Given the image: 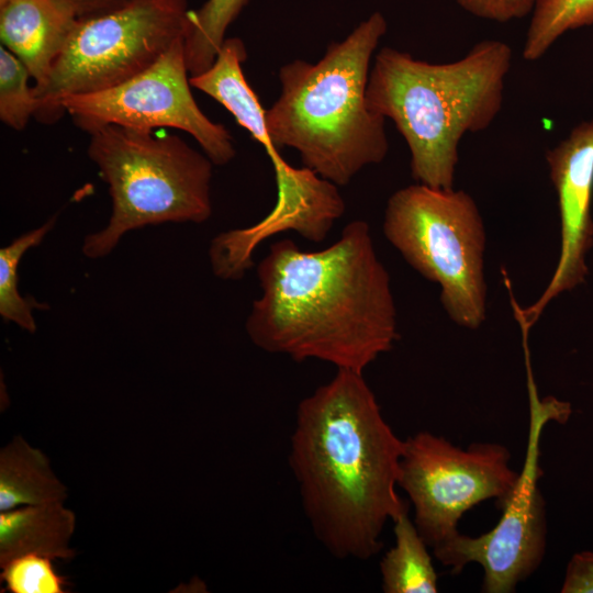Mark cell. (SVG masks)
Segmentation results:
<instances>
[{
  "instance_id": "1",
  "label": "cell",
  "mask_w": 593,
  "mask_h": 593,
  "mask_svg": "<svg viewBox=\"0 0 593 593\" xmlns=\"http://www.w3.org/2000/svg\"><path fill=\"white\" fill-rule=\"evenodd\" d=\"M257 277L261 295L245 326L264 351L363 373L399 337L390 276L362 220L318 251L290 238L273 243Z\"/></svg>"
},
{
  "instance_id": "2",
  "label": "cell",
  "mask_w": 593,
  "mask_h": 593,
  "mask_svg": "<svg viewBox=\"0 0 593 593\" xmlns=\"http://www.w3.org/2000/svg\"><path fill=\"white\" fill-rule=\"evenodd\" d=\"M403 451L361 372L337 369L299 403L289 465L314 536L335 558L370 559L387 523L407 512L396 492Z\"/></svg>"
},
{
  "instance_id": "3",
  "label": "cell",
  "mask_w": 593,
  "mask_h": 593,
  "mask_svg": "<svg viewBox=\"0 0 593 593\" xmlns=\"http://www.w3.org/2000/svg\"><path fill=\"white\" fill-rule=\"evenodd\" d=\"M513 52L499 40L477 43L458 60L433 64L381 48L369 72L368 108L394 122L417 183L454 189L459 143L486 130L502 109Z\"/></svg>"
},
{
  "instance_id": "4",
  "label": "cell",
  "mask_w": 593,
  "mask_h": 593,
  "mask_svg": "<svg viewBox=\"0 0 593 593\" xmlns=\"http://www.w3.org/2000/svg\"><path fill=\"white\" fill-rule=\"evenodd\" d=\"M387 29L383 14L373 12L317 63L283 65L280 96L266 110L276 147L294 148L303 167L336 186L380 164L389 150L385 119L366 101L370 61Z\"/></svg>"
},
{
  "instance_id": "5",
  "label": "cell",
  "mask_w": 593,
  "mask_h": 593,
  "mask_svg": "<svg viewBox=\"0 0 593 593\" xmlns=\"http://www.w3.org/2000/svg\"><path fill=\"white\" fill-rule=\"evenodd\" d=\"M89 135L88 156L108 184L112 212L103 230L85 237V256L104 257L144 226L210 219L214 164L204 153L153 130L110 124Z\"/></svg>"
},
{
  "instance_id": "6",
  "label": "cell",
  "mask_w": 593,
  "mask_h": 593,
  "mask_svg": "<svg viewBox=\"0 0 593 593\" xmlns=\"http://www.w3.org/2000/svg\"><path fill=\"white\" fill-rule=\"evenodd\" d=\"M382 230L415 271L439 286L455 324L477 329L484 323L486 235L468 192L417 182L399 189L388 200Z\"/></svg>"
},
{
  "instance_id": "7",
  "label": "cell",
  "mask_w": 593,
  "mask_h": 593,
  "mask_svg": "<svg viewBox=\"0 0 593 593\" xmlns=\"http://www.w3.org/2000/svg\"><path fill=\"white\" fill-rule=\"evenodd\" d=\"M187 0H132L102 15L77 19L45 86L34 91V118L46 124L65 111L59 101L118 86L155 64L184 38Z\"/></svg>"
},
{
  "instance_id": "8",
  "label": "cell",
  "mask_w": 593,
  "mask_h": 593,
  "mask_svg": "<svg viewBox=\"0 0 593 593\" xmlns=\"http://www.w3.org/2000/svg\"><path fill=\"white\" fill-rule=\"evenodd\" d=\"M529 401V430L525 460L516 485L499 507L497 524L488 533L472 537L458 533L433 548L435 558L452 573L474 562L482 567L481 590L511 593L540 566L546 551V510L538 480L539 441L544 426L551 421L566 423L571 404L555 396L539 398L530 359H525Z\"/></svg>"
},
{
  "instance_id": "9",
  "label": "cell",
  "mask_w": 593,
  "mask_h": 593,
  "mask_svg": "<svg viewBox=\"0 0 593 593\" xmlns=\"http://www.w3.org/2000/svg\"><path fill=\"white\" fill-rule=\"evenodd\" d=\"M510 449L497 443L467 448L421 430L404 439L398 485L414 507V524L429 548L459 533L462 515L494 499L500 505L512 493L519 472L511 467Z\"/></svg>"
},
{
  "instance_id": "10",
  "label": "cell",
  "mask_w": 593,
  "mask_h": 593,
  "mask_svg": "<svg viewBox=\"0 0 593 593\" xmlns=\"http://www.w3.org/2000/svg\"><path fill=\"white\" fill-rule=\"evenodd\" d=\"M190 87L181 38L128 80L102 91L65 96L59 104L88 134L110 124L153 131L178 128L190 134L214 165H226L236 154L233 137L223 124L202 112Z\"/></svg>"
},
{
  "instance_id": "11",
  "label": "cell",
  "mask_w": 593,
  "mask_h": 593,
  "mask_svg": "<svg viewBox=\"0 0 593 593\" xmlns=\"http://www.w3.org/2000/svg\"><path fill=\"white\" fill-rule=\"evenodd\" d=\"M549 177L558 198L560 251L546 289L528 307H521L511 293L518 323L530 328L560 293L585 281L586 255L593 246V121L582 122L546 154Z\"/></svg>"
},
{
  "instance_id": "12",
  "label": "cell",
  "mask_w": 593,
  "mask_h": 593,
  "mask_svg": "<svg viewBox=\"0 0 593 593\" xmlns=\"http://www.w3.org/2000/svg\"><path fill=\"white\" fill-rule=\"evenodd\" d=\"M77 16L60 0H0L1 45L29 69L33 89H42Z\"/></svg>"
},
{
  "instance_id": "13",
  "label": "cell",
  "mask_w": 593,
  "mask_h": 593,
  "mask_svg": "<svg viewBox=\"0 0 593 593\" xmlns=\"http://www.w3.org/2000/svg\"><path fill=\"white\" fill-rule=\"evenodd\" d=\"M333 225L299 206L277 202L272 211L258 224L231 230L215 236L209 255L215 276L223 280L240 279L251 267L255 247L266 237L282 231H295L312 240L325 239Z\"/></svg>"
},
{
  "instance_id": "14",
  "label": "cell",
  "mask_w": 593,
  "mask_h": 593,
  "mask_svg": "<svg viewBox=\"0 0 593 593\" xmlns=\"http://www.w3.org/2000/svg\"><path fill=\"white\" fill-rule=\"evenodd\" d=\"M75 514L63 503L24 505L0 514V566L27 553L71 559Z\"/></svg>"
},
{
  "instance_id": "15",
  "label": "cell",
  "mask_w": 593,
  "mask_h": 593,
  "mask_svg": "<svg viewBox=\"0 0 593 593\" xmlns=\"http://www.w3.org/2000/svg\"><path fill=\"white\" fill-rule=\"evenodd\" d=\"M67 488L53 472L48 458L14 437L0 452V511L19 505L64 503Z\"/></svg>"
},
{
  "instance_id": "16",
  "label": "cell",
  "mask_w": 593,
  "mask_h": 593,
  "mask_svg": "<svg viewBox=\"0 0 593 593\" xmlns=\"http://www.w3.org/2000/svg\"><path fill=\"white\" fill-rule=\"evenodd\" d=\"M394 545L380 561L384 593H436L438 577L428 546L407 512L393 521Z\"/></svg>"
},
{
  "instance_id": "17",
  "label": "cell",
  "mask_w": 593,
  "mask_h": 593,
  "mask_svg": "<svg viewBox=\"0 0 593 593\" xmlns=\"http://www.w3.org/2000/svg\"><path fill=\"white\" fill-rule=\"evenodd\" d=\"M250 0H206L188 13L184 57L190 77L212 66L228 26Z\"/></svg>"
},
{
  "instance_id": "18",
  "label": "cell",
  "mask_w": 593,
  "mask_h": 593,
  "mask_svg": "<svg viewBox=\"0 0 593 593\" xmlns=\"http://www.w3.org/2000/svg\"><path fill=\"white\" fill-rule=\"evenodd\" d=\"M55 221L56 216H53L42 226L20 235L0 249V315L3 321L12 322L30 333L36 331L33 310L46 309L47 305L20 294L18 266L30 248L42 243Z\"/></svg>"
},
{
  "instance_id": "19",
  "label": "cell",
  "mask_w": 593,
  "mask_h": 593,
  "mask_svg": "<svg viewBox=\"0 0 593 593\" xmlns=\"http://www.w3.org/2000/svg\"><path fill=\"white\" fill-rule=\"evenodd\" d=\"M593 24V0H539L532 12L523 58L535 61L566 32Z\"/></svg>"
},
{
  "instance_id": "20",
  "label": "cell",
  "mask_w": 593,
  "mask_h": 593,
  "mask_svg": "<svg viewBox=\"0 0 593 593\" xmlns=\"http://www.w3.org/2000/svg\"><path fill=\"white\" fill-rule=\"evenodd\" d=\"M26 66L9 49L0 47V120L10 128L22 131L34 116L38 100Z\"/></svg>"
},
{
  "instance_id": "21",
  "label": "cell",
  "mask_w": 593,
  "mask_h": 593,
  "mask_svg": "<svg viewBox=\"0 0 593 593\" xmlns=\"http://www.w3.org/2000/svg\"><path fill=\"white\" fill-rule=\"evenodd\" d=\"M51 558L21 555L2 564L1 580L11 593H65L66 581L54 569Z\"/></svg>"
},
{
  "instance_id": "22",
  "label": "cell",
  "mask_w": 593,
  "mask_h": 593,
  "mask_svg": "<svg viewBox=\"0 0 593 593\" xmlns=\"http://www.w3.org/2000/svg\"><path fill=\"white\" fill-rule=\"evenodd\" d=\"M468 13L499 23L530 14L539 0H455Z\"/></svg>"
},
{
  "instance_id": "23",
  "label": "cell",
  "mask_w": 593,
  "mask_h": 593,
  "mask_svg": "<svg viewBox=\"0 0 593 593\" xmlns=\"http://www.w3.org/2000/svg\"><path fill=\"white\" fill-rule=\"evenodd\" d=\"M560 591L593 593V551H580L571 557Z\"/></svg>"
},
{
  "instance_id": "24",
  "label": "cell",
  "mask_w": 593,
  "mask_h": 593,
  "mask_svg": "<svg viewBox=\"0 0 593 593\" xmlns=\"http://www.w3.org/2000/svg\"><path fill=\"white\" fill-rule=\"evenodd\" d=\"M76 14L77 19H88L112 12L132 0H60Z\"/></svg>"
}]
</instances>
